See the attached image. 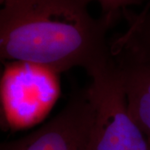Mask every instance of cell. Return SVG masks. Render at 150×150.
Here are the masks:
<instances>
[{"instance_id": "3", "label": "cell", "mask_w": 150, "mask_h": 150, "mask_svg": "<svg viewBox=\"0 0 150 150\" xmlns=\"http://www.w3.org/2000/svg\"><path fill=\"white\" fill-rule=\"evenodd\" d=\"M95 108L93 150H150L147 137L129 112L114 61L88 87Z\"/></svg>"}, {"instance_id": "5", "label": "cell", "mask_w": 150, "mask_h": 150, "mask_svg": "<svg viewBox=\"0 0 150 150\" xmlns=\"http://www.w3.org/2000/svg\"><path fill=\"white\" fill-rule=\"evenodd\" d=\"M118 68L134 121L150 144V63L122 56H112Z\"/></svg>"}, {"instance_id": "4", "label": "cell", "mask_w": 150, "mask_h": 150, "mask_svg": "<svg viewBox=\"0 0 150 150\" xmlns=\"http://www.w3.org/2000/svg\"><path fill=\"white\" fill-rule=\"evenodd\" d=\"M95 108L88 88L70 98L60 112L39 129L1 144L0 150H93Z\"/></svg>"}, {"instance_id": "8", "label": "cell", "mask_w": 150, "mask_h": 150, "mask_svg": "<svg viewBox=\"0 0 150 150\" xmlns=\"http://www.w3.org/2000/svg\"><path fill=\"white\" fill-rule=\"evenodd\" d=\"M1 1H3V0H0V2H1Z\"/></svg>"}, {"instance_id": "1", "label": "cell", "mask_w": 150, "mask_h": 150, "mask_svg": "<svg viewBox=\"0 0 150 150\" xmlns=\"http://www.w3.org/2000/svg\"><path fill=\"white\" fill-rule=\"evenodd\" d=\"M91 0H3L0 57L27 62L58 74L82 68L91 78L113 62L108 30L110 17L89 13Z\"/></svg>"}, {"instance_id": "2", "label": "cell", "mask_w": 150, "mask_h": 150, "mask_svg": "<svg viewBox=\"0 0 150 150\" xmlns=\"http://www.w3.org/2000/svg\"><path fill=\"white\" fill-rule=\"evenodd\" d=\"M1 122L18 131L37 125L48 116L60 94L59 74L27 62H6L0 83Z\"/></svg>"}, {"instance_id": "6", "label": "cell", "mask_w": 150, "mask_h": 150, "mask_svg": "<svg viewBox=\"0 0 150 150\" xmlns=\"http://www.w3.org/2000/svg\"><path fill=\"white\" fill-rule=\"evenodd\" d=\"M128 28L110 42L112 55L150 63V1L139 13L123 11Z\"/></svg>"}, {"instance_id": "7", "label": "cell", "mask_w": 150, "mask_h": 150, "mask_svg": "<svg viewBox=\"0 0 150 150\" xmlns=\"http://www.w3.org/2000/svg\"><path fill=\"white\" fill-rule=\"evenodd\" d=\"M92 1V0H91ZM101 7L102 15L110 17L116 20L118 14L132 5H139L143 0H95Z\"/></svg>"}]
</instances>
